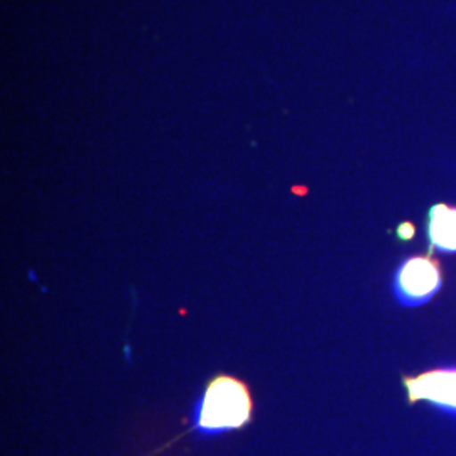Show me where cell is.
I'll return each instance as SVG.
<instances>
[{
    "label": "cell",
    "mask_w": 456,
    "mask_h": 456,
    "mask_svg": "<svg viewBox=\"0 0 456 456\" xmlns=\"http://www.w3.org/2000/svg\"><path fill=\"white\" fill-rule=\"evenodd\" d=\"M252 414L254 403L247 384L230 375H218L208 382L195 403L191 431L198 436L212 438L242 429L252 421Z\"/></svg>",
    "instance_id": "6da1fadb"
},
{
    "label": "cell",
    "mask_w": 456,
    "mask_h": 456,
    "mask_svg": "<svg viewBox=\"0 0 456 456\" xmlns=\"http://www.w3.org/2000/svg\"><path fill=\"white\" fill-rule=\"evenodd\" d=\"M441 265L433 257H411L403 264L395 279V288L401 299L419 303L429 299L440 289Z\"/></svg>",
    "instance_id": "7a4b0ae2"
},
{
    "label": "cell",
    "mask_w": 456,
    "mask_h": 456,
    "mask_svg": "<svg viewBox=\"0 0 456 456\" xmlns=\"http://www.w3.org/2000/svg\"><path fill=\"white\" fill-rule=\"evenodd\" d=\"M404 386L411 403L428 399L456 411V370H431L418 377H406Z\"/></svg>",
    "instance_id": "3957f363"
},
{
    "label": "cell",
    "mask_w": 456,
    "mask_h": 456,
    "mask_svg": "<svg viewBox=\"0 0 456 456\" xmlns=\"http://www.w3.org/2000/svg\"><path fill=\"white\" fill-rule=\"evenodd\" d=\"M428 237L433 248L456 252V207L440 203L429 210Z\"/></svg>",
    "instance_id": "277c9868"
}]
</instances>
